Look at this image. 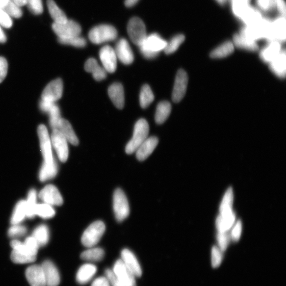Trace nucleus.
<instances>
[{
  "label": "nucleus",
  "mask_w": 286,
  "mask_h": 286,
  "mask_svg": "<svg viewBox=\"0 0 286 286\" xmlns=\"http://www.w3.org/2000/svg\"><path fill=\"white\" fill-rule=\"evenodd\" d=\"M272 22V21L270 19L263 18L253 24L243 27L240 34L255 42L257 40L262 39H266L270 42Z\"/></svg>",
  "instance_id": "nucleus-1"
},
{
  "label": "nucleus",
  "mask_w": 286,
  "mask_h": 286,
  "mask_svg": "<svg viewBox=\"0 0 286 286\" xmlns=\"http://www.w3.org/2000/svg\"><path fill=\"white\" fill-rule=\"evenodd\" d=\"M167 42L156 33L147 36L142 44L139 47L142 56L147 59L157 58L159 53L164 50Z\"/></svg>",
  "instance_id": "nucleus-2"
},
{
  "label": "nucleus",
  "mask_w": 286,
  "mask_h": 286,
  "mask_svg": "<svg viewBox=\"0 0 286 286\" xmlns=\"http://www.w3.org/2000/svg\"><path fill=\"white\" fill-rule=\"evenodd\" d=\"M149 125L147 121L144 119H140L134 126L132 138L126 146V152L128 154L135 153L139 146L148 138Z\"/></svg>",
  "instance_id": "nucleus-3"
},
{
  "label": "nucleus",
  "mask_w": 286,
  "mask_h": 286,
  "mask_svg": "<svg viewBox=\"0 0 286 286\" xmlns=\"http://www.w3.org/2000/svg\"><path fill=\"white\" fill-rule=\"evenodd\" d=\"M117 35L114 27L103 24L94 27L89 33V38L92 43L99 45L115 40Z\"/></svg>",
  "instance_id": "nucleus-4"
},
{
  "label": "nucleus",
  "mask_w": 286,
  "mask_h": 286,
  "mask_svg": "<svg viewBox=\"0 0 286 286\" xmlns=\"http://www.w3.org/2000/svg\"><path fill=\"white\" fill-rule=\"evenodd\" d=\"M106 230L104 223L97 221L92 223L85 230L82 236L81 242L84 246L92 248L99 243Z\"/></svg>",
  "instance_id": "nucleus-5"
},
{
  "label": "nucleus",
  "mask_w": 286,
  "mask_h": 286,
  "mask_svg": "<svg viewBox=\"0 0 286 286\" xmlns=\"http://www.w3.org/2000/svg\"><path fill=\"white\" fill-rule=\"evenodd\" d=\"M113 209L117 221L121 222L125 220L129 214V206L127 197L123 191L117 189L113 197Z\"/></svg>",
  "instance_id": "nucleus-6"
},
{
  "label": "nucleus",
  "mask_w": 286,
  "mask_h": 286,
  "mask_svg": "<svg viewBox=\"0 0 286 286\" xmlns=\"http://www.w3.org/2000/svg\"><path fill=\"white\" fill-rule=\"evenodd\" d=\"M127 32L132 42L140 47L147 37L144 22L138 17L132 18L127 25Z\"/></svg>",
  "instance_id": "nucleus-7"
},
{
  "label": "nucleus",
  "mask_w": 286,
  "mask_h": 286,
  "mask_svg": "<svg viewBox=\"0 0 286 286\" xmlns=\"http://www.w3.org/2000/svg\"><path fill=\"white\" fill-rule=\"evenodd\" d=\"M37 132L41 151L44 160L43 163L47 165H53L56 163L52 153L50 138L46 127L44 125H40L38 127Z\"/></svg>",
  "instance_id": "nucleus-8"
},
{
  "label": "nucleus",
  "mask_w": 286,
  "mask_h": 286,
  "mask_svg": "<svg viewBox=\"0 0 286 286\" xmlns=\"http://www.w3.org/2000/svg\"><path fill=\"white\" fill-rule=\"evenodd\" d=\"M52 29L59 38H66L80 36L82 29L80 25L76 22L69 20L63 23L54 22Z\"/></svg>",
  "instance_id": "nucleus-9"
},
{
  "label": "nucleus",
  "mask_w": 286,
  "mask_h": 286,
  "mask_svg": "<svg viewBox=\"0 0 286 286\" xmlns=\"http://www.w3.org/2000/svg\"><path fill=\"white\" fill-rule=\"evenodd\" d=\"M50 141L51 145L55 149L59 160L62 162H66L69 155V146H68L69 142L57 129L53 130Z\"/></svg>",
  "instance_id": "nucleus-10"
},
{
  "label": "nucleus",
  "mask_w": 286,
  "mask_h": 286,
  "mask_svg": "<svg viewBox=\"0 0 286 286\" xmlns=\"http://www.w3.org/2000/svg\"><path fill=\"white\" fill-rule=\"evenodd\" d=\"M99 58L107 73H113L116 71L118 59L114 48L111 46H105L99 51Z\"/></svg>",
  "instance_id": "nucleus-11"
},
{
  "label": "nucleus",
  "mask_w": 286,
  "mask_h": 286,
  "mask_svg": "<svg viewBox=\"0 0 286 286\" xmlns=\"http://www.w3.org/2000/svg\"><path fill=\"white\" fill-rule=\"evenodd\" d=\"M63 84L61 79H57L50 82L44 89L42 94V100L56 102L60 100L63 94Z\"/></svg>",
  "instance_id": "nucleus-12"
},
{
  "label": "nucleus",
  "mask_w": 286,
  "mask_h": 286,
  "mask_svg": "<svg viewBox=\"0 0 286 286\" xmlns=\"http://www.w3.org/2000/svg\"><path fill=\"white\" fill-rule=\"evenodd\" d=\"M188 83L187 73L183 70H180L176 75L172 92V100L174 102H179L182 100L186 94Z\"/></svg>",
  "instance_id": "nucleus-13"
},
{
  "label": "nucleus",
  "mask_w": 286,
  "mask_h": 286,
  "mask_svg": "<svg viewBox=\"0 0 286 286\" xmlns=\"http://www.w3.org/2000/svg\"><path fill=\"white\" fill-rule=\"evenodd\" d=\"M113 271L118 280L124 286H136L135 276L121 259L116 261Z\"/></svg>",
  "instance_id": "nucleus-14"
},
{
  "label": "nucleus",
  "mask_w": 286,
  "mask_h": 286,
  "mask_svg": "<svg viewBox=\"0 0 286 286\" xmlns=\"http://www.w3.org/2000/svg\"><path fill=\"white\" fill-rule=\"evenodd\" d=\"M39 197L51 206H61L63 203V198L58 189L51 185L46 186L41 190Z\"/></svg>",
  "instance_id": "nucleus-15"
},
{
  "label": "nucleus",
  "mask_w": 286,
  "mask_h": 286,
  "mask_svg": "<svg viewBox=\"0 0 286 286\" xmlns=\"http://www.w3.org/2000/svg\"><path fill=\"white\" fill-rule=\"evenodd\" d=\"M117 59L125 65L131 64L134 60V54L128 41L121 38L118 41L114 49Z\"/></svg>",
  "instance_id": "nucleus-16"
},
{
  "label": "nucleus",
  "mask_w": 286,
  "mask_h": 286,
  "mask_svg": "<svg viewBox=\"0 0 286 286\" xmlns=\"http://www.w3.org/2000/svg\"><path fill=\"white\" fill-rule=\"evenodd\" d=\"M121 261L131 271L135 277H141L142 275L141 267L135 254L129 250L125 249L121 253Z\"/></svg>",
  "instance_id": "nucleus-17"
},
{
  "label": "nucleus",
  "mask_w": 286,
  "mask_h": 286,
  "mask_svg": "<svg viewBox=\"0 0 286 286\" xmlns=\"http://www.w3.org/2000/svg\"><path fill=\"white\" fill-rule=\"evenodd\" d=\"M25 277L31 286H46L42 266L33 265L26 269Z\"/></svg>",
  "instance_id": "nucleus-18"
},
{
  "label": "nucleus",
  "mask_w": 286,
  "mask_h": 286,
  "mask_svg": "<svg viewBox=\"0 0 286 286\" xmlns=\"http://www.w3.org/2000/svg\"><path fill=\"white\" fill-rule=\"evenodd\" d=\"M41 266L43 270L46 286H58L61 278L56 266L49 261L44 262Z\"/></svg>",
  "instance_id": "nucleus-19"
},
{
  "label": "nucleus",
  "mask_w": 286,
  "mask_h": 286,
  "mask_svg": "<svg viewBox=\"0 0 286 286\" xmlns=\"http://www.w3.org/2000/svg\"><path fill=\"white\" fill-rule=\"evenodd\" d=\"M158 143V139L154 136L147 138L135 152L136 158L140 161L145 160L154 151Z\"/></svg>",
  "instance_id": "nucleus-20"
},
{
  "label": "nucleus",
  "mask_w": 286,
  "mask_h": 286,
  "mask_svg": "<svg viewBox=\"0 0 286 286\" xmlns=\"http://www.w3.org/2000/svg\"><path fill=\"white\" fill-rule=\"evenodd\" d=\"M59 131L68 142L73 145L79 144V139L70 122L67 120L61 118L55 129Z\"/></svg>",
  "instance_id": "nucleus-21"
},
{
  "label": "nucleus",
  "mask_w": 286,
  "mask_h": 286,
  "mask_svg": "<svg viewBox=\"0 0 286 286\" xmlns=\"http://www.w3.org/2000/svg\"><path fill=\"white\" fill-rule=\"evenodd\" d=\"M108 95L114 105L119 110H122L125 105L124 88L119 83L112 85L108 89Z\"/></svg>",
  "instance_id": "nucleus-22"
},
{
  "label": "nucleus",
  "mask_w": 286,
  "mask_h": 286,
  "mask_svg": "<svg viewBox=\"0 0 286 286\" xmlns=\"http://www.w3.org/2000/svg\"><path fill=\"white\" fill-rule=\"evenodd\" d=\"M285 40V19L284 17L280 16L272 21L270 41H277L281 43L284 42Z\"/></svg>",
  "instance_id": "nucleus-23"
},
{
  "label": "nucleus",
  "mask_w": 286,
  "mask_h": 286,
  "mask_svg": "<svg viewBox=\"0 0 286 286\" xmlns=\"http://www.w3.org/2000/svg\"><path fill=\"white\" fill-rule=\"evenodd\" d=\"M281 43L277 41H270L261 50L260 57L263 61L270 63L281 50Z\"/></svg>",
  "instance_id": "nucleus-24"
},
{
  "label": "nucleus",
  "mask_w": 286,
  "mask_h": 286,
  "mask_svg": "<svg viewBox=\"0 0 286 286\" xmlns=\"http://www.w3.org/2000/svg\"><path fill=\"white\" fill-rule=\"evenodd\" d=\"M270 69L277 76L283 79L286 73V55L284 50H281L278 55L270 63Z\"/></svg>",
  "instance_id": "nucleus-25"
},
{
  "label": "nucleus",
  "mask_w": 286,
  "mask_h": 286,
  "mask_svg": "<svg viewBox=\"0 0 286 286\" xmlns=\"http://www.w3.org/2000/svg\"><path fill=\"white\" fill-rule=\"evenodd\" d=\"M97 268L94 265L86 264L79 269L76 276L77 282L81 284H85L89 282L96 274Z\"/></svg>",
  "instance_id": "nucleus-26"
},
{
  "label": "nucleus",
  "mask_w": 286,
  "mask_h": 286,
  "mask_svg": "<svg viewBox=\"0 0 286 286\" xmlns=\"http://www.w3.org/2000/svg\"><path fill=\"white\" fill-rule=\"evenodd\" d=\"M85 70L92 73L95 80L101 81L107 77V72L102 66L98 64L97 61L93 58L88 59L85 65Z\"/></svg>",
  "instance_id": "nucleus-27"
},
{
  "label": "nucleus",
  "mask_w": 286,
  "mask_h": 286,
  "mask_svg": "<svg viewBox=\"0 0 286 286\" xmlns=\"http://www.w3.org/2000/svg\"><path fill=\"white\" fill-rule=\"evenodd\" d=\"M239 18L248 25L261 20L263 17L259 11L249 5L244 9Z\"/></svg>",
  "instance_id": "nucleus-28"
},
{
  "label": "nucleus",
  "mask_w": 286,
  "mask_h": 286,
  "mask_svg": "<svg viewBox=\"0 0 286 286\" xmlns=\"http://www.w3.org/2000/svg\"><path fill=\"white\" fill-rule=\"evenodd\" d=\"M234 45L236 47L251 51L258 49V46L255 41L240 34L235 35L233 37Z\"/></svg>",
  "instance_id": "nucleus-29"
},
{
  "label": "nucleus",
  "mask_w": 286,
  "mask_h": 286,
  "mask_svg": "<svg viewBox=\"0 0 286 286\" xmlns=\"http://www.w3.org/2000/svg\"><path fill=\"white\" fill-rule=\"evenodd\" d=\"M236 216L233 212L220 215L216 220V226L219 232H226L235 223Z\"/></svg>",
  "instance_id": "nucleus-30"
},
{
  "label": "nucleus",
  "mask_w": 286,
  "mask_h": 286,
  "mask_svg": "<svg viewBox=\"0 0 286 286\" xmlns=\"http://www.w3.org/2000/svg\"><path fill=\"white\" fill-rule=\"evenodd\" d=\"M171 112V105L168 101L160 102L157 107L155 120L158 124H162L167 120Z\"/></svg>",
  "instance_id": "nucleus-31"
},
{
  "label": "nucleus",
  "mask_w": 286,
  "mask_h": 286,
  "mask_svg": "<svg viewBox=\"0 0 286 286\" xmlns=\"http://www.w3.org/2000/svg\"><path fill=\"white\" fill-rule=\"evenodd\" d=\"M47 6L54 22L63 23L68 20L65 13L58 6L54 0H47Z\"/></svg>",
  "instance_id": "nucleus-32"
},
{
  "label": "nucleus",
  "mask_w": 286,
  "mask_h": 286,
  "mask_svg": "<svg viewBox=\"0 0 286 286\" xmlns=\"http://www.w3.org/2000/svg\"><path fill=\"white\" fill-rule=\"evenodd\" d=\"M235 45L233 43L226 42L213 50L210 56L213 59H221L226 58L234 51Z\"/></svg>",
  "instance_id": "nucleus-33"
},
{
  "label": "nucleus",
  "mask_w": 286,
  "mask_h": 286,
  "mask_svg": "<svg viewBox=\"0 0 286 286\" xmlns=\"http://www.w3.org/2000/svg\"><path fill=\"white\" fill-rule=\"evenodd\" d=\"M104 250L99 248H90L81 254L82 259L89 262H99L103 259Z\"/></svg>",
  "instance_id": "nucleus-34"
},
{
  "label": "nucleus",
  "mask_w": 286,
  "mask_h": 286,
  "mask_svg": "<svg viewBox=\"0 0 286 286\" xmlns=\"http://www.w3.org/2000/svg\"><path fill=\"white\" fill-rule=\"evenodd\" d=\"M27 216L26 201L21 200L18 202L13 211L11 223L12 225L19 224Z\"/></svg>",
  "instance_id": "nucleus-35"
},
{
  "label": "nucleus",
  "mask_w": 286,
  "mask_h": 286,
  "mask_svg": "<svg viewBox=\"0 0 286 286\" xmlns=\"http://www.w3.org/2000/svg\"><path fill=\"white\" fill-rule=\"evenodd\" d=\"M154 100L153 92L148 85H144L141 90L140 103L141 107L145 109L150 105Z\"/></svg>",
  "instance_id": "nucleus-36"
},
{
  "label": "nucleus",
  "mask_w": 286,
  "mask_h": 286,
  "mask_svg": "<svg viewBox=\"0 0 286 286\" xmlns=\"http://www.w3.org/2000/svg\"><path fill=\"white\" fill-rule=\"evenodd\" d=\"M33 237L37 242L39 246H44L49 240V230L45 225L38 226L34 231Z\"/></svg>",
  "instance_id": "nucleus-37"
},
{
  "label": "nucleus",
  "mask_w": 286,
  "mask_h": 286,
  "mask_svg": "<svg viewBox=\"0 0 286 286\" xmlns=\"http://www.w3.org/2000/svg\"><path fill=\"white\" fill-rule=\"evenodd\" d=\"M58 173V166L56 163L47 165L43 163L39 172L40 181H45L55 177Z\"/></svg>",
  "instance_id": "nucleus-38"
},
{
  "label": "nucleus",
  "mask_w": 286,
  "mask_h": 286,
  "mask_svg": "<svg viewBox=\"0 0 286 286\" xmlns=\"http://www.w3.org/2000/svg\"><path fill=\"white\" fill-rule=\"evenodd\" d=\"M26 201L27 217L32 219L35 216L37 206V193L36 190L32 189L29 193Z\"/></svg>",
  "instance_id": "nucleus-39"
},
{
  "label": "nucleus",
  "mask_w": 286,
  "mask_h": 286,
  "mask_svg": "<svg viewBox=\"0 0 286 286\" xmlns=\"http://www.w3.org/2000/svg\"><path fill=\"white\" fill-rule=\"evenodd\" d=\"M11 258L12 261L18 264H25L35 262L36 256H31L19 251L13 250Z\"/></svg>",
  "instance_id": "nucleus-40"
},
{
  "label": "nucleus",
  "mask_w": 286,
  "mask_h": 286,
  "mask_svg": "<svg viewBox=\"0 0 286 286\" xmlns=\"http://www.w3.org/2000/svg\"><path fill=\"white\" fill-rule=\"evenodd\" d=\"M59 42L63 45H71L77 48L85 47L87 45L86 39L80 36L66 38H59Z\"/></svg>",
  "instance_id": "nucleus-41"
},
{
  "label": "nucleus",
  "mask_w": 286,
  "mask_h": 286,
  "mask_svg": "<svg viewBox=\"0 0 286 286\" xmlns=\"http://www.w3.org/2000/svg\"><path fill=\"white\" fill-rule=\"evenodd\" d=\"M36 215H38L44 219H50L56 214V211L51 205L47 203L37 204L35 210Z\"/></svg>",
  "instance_id": "nucleus-42"
},
{
  "label": "nucleus",
  "mask_w": 286,
  "mask_h": 286,
  "mask_svg": "<svg viewBox=\"0 0 286 286\" xmlns=\"http://www.w3.org/2000/svg\"><path fill=\"white\" fill-rule=\"evenodd\" d=\"M185 37L184 35L179 34L173 37L169 42H167V46L164 50L165 52L169 55L177 50L184 42Z\"/></svg>",
  "instance_id": "nucleus-43"
},
{
  "label": "nucleus",
  "mask_w": 286,
  "mask_h": 286,
  "mask_svg": "<svg viewBox=\"0 0 286 286\" xmlns=\"http://www.w3.org/2000/svg\"><path fill=\"white\" fill-rule=\"evenodd\" d=\"M233 202V192L231 188H229L226 192L220 207L221 213H226L232 211Z\"/></svg>",
  "instance_id": "nucleus-44"
},
{
  "label": "nucleus",
  "mask_w": 286,
  "mask_h": 286,
  "mask_svg": "<svg viewBox=\"0 0 286 286\" xmlns=\"http://www.w3.org/2000/svg\"><path fill=\"white\" fill-rule=\"evenodd\" d=\"M47 113L49 115L50 127L53 129H55L61 118L60 108L56 103H54L47 112Z\"/></svg>",
  "instance_id": "nucleus-45"
},
{
  "label": "nucleus",
  "mask_w": 286,
  "mask_h": 286,
  "mask_svg": "<svg viewBox=\"0 0 286 286\" xmlns=\"http://www.w3.org/2000/svg\"><path fill=\"white\" fill-rule=\"evenodd\" d=\"M20 7L12 0H10L9 3L3 9L11 17L19 18L22 16V11Z\"/></svg>",
  "instance_id": "nucleus-46"
},
{
  "label": "nucleus",
  "mask_w": 286,
  "mask_h": 286,
  "mask_svg": "<svg viewBox=\"0 0 286 286\" xmlns=\"http://www.w3.org/2000/svg\"><path fill=\"white\" fill-rule=\"evenodd\" d=\"M223 251L216 246L213 247L211 254V263L213 268L219 267L223 262Z\"/></svg>",
  "instance_id": "nucleus-47"
},
{
  "label": "nucleus",
  "mask_w": 286,
  "mask_h": 286,
  "mask_svg": "<svg viewBox=\"0 0 286 286\" xmlns=\"http://www.w3.org/2000/svg\"><path fill=\"white\" fill-rule=\"evenodd\" d=\"M26 5L36 15L42 14L43 12L42 0H26Z\"/></svg>",
  "instance_id": "nucleus-48"
},
{
  "label": "nucleus",
  "mask_w": 286,
  "mask_h": 286,
  "mask_svg": "<svg viewBox=\"0 0 286 286\" xmlns=\"http://www.w3.org/2000/svg\"><path fill=\"white\" fill-rule=\"evenodd\" d=\"M27 250L33 255L36 256L39 249V245L33 237L27 238L23 243Z\"/></svg>",
  "instance_id": "nucleus-49"
},
{
  "label": "nucleus",
  "mask_w": 286,
  "mask_h": 286,
  "mask_svg": "<svg viewBox=\"0 0 286 286\" xmlns=\"http://www.w3.org/2000/svg\"><path fill=\"white\" fill-rule=\"evenodd\" d=\"M25 227L19 224L13 225L8 230V235L11 238H17L23 236L26 233Z\"/></svg>",
  "instance_id": "nucleus-50"
},
{
  "label": "nucleus",
  "mask_w": 286,
  "mask_h": 286,
  "mask_svg": "<svg viewBox=\"0 0 286 286\" xmlns=\"http://www.w3.org/2000/svg\"><path fill=\"white\" fill-rule=\"evenodd\" d=\"M258 8L264 12H269L276 8L275 0H256Z\"/></svg>",
  "instance_id": "nucleus-51"
},
{
  "label": "nucleus",
  "mask_w": 286,
  "mask_h": 286,
  "mask_svg": "<svg viewBox=\"0 0 286 286\" xmlns=\"http://www.w3.org/2000/svg\"><path fill=\"white\" fill-rule=\"evenodd\" d=\"M12 24L11 17L3 9L0 8V25L5 29H10Z\"/></svg>",
  "instance_id": "nucleus-52"
},
{
  "label": "nucleus",
  "mask_w": 286,
  "mask_h": 286,
  "mask_svg": "<svg viewBox=\"0 0 286 286\" xmlns=\"http://www.w3.org/2000/svg\"><path fill=\"white\" fill-rule=\"evenodd\" d=\"M218 243H219V248L223 251L226 250L229 238L226 232H219L217 236Z\"/></svg>",
  "instance_id": "nucleus-53"
},
{
  "label": "nucleus",
  "mask_w": 286,
  "mask_h": 286,
  "mask_svg": "<svg viewBox=\"0 0 286 286\" xmlns=\"http://www.w3.org/2000/svg\"><path fill=\"white\" fill-rule=\"evenodd\" d=\"M105 275L111 286H124L118 280L113 270L110 269H106L105 270Z\"/></svg>",
  "instance_id": "nucleus-54"
},
{
  "label": "nucleus",
  "mask_w": 286,
  "mask_h": 286,
  "mask_svg": "<svg viewBox=\"0 0 286 286\" xmlns=\"http://www.w3.org/2000/svg\"><path fill=\"white\" fill-rule=\"evenodd\" d=\"M8 69V64L7 60L3 58L0 57V84L2 83L5 79Z\"/></svg>",
  "instance_id": "nucleus-55"
},
{
  "label": "nucleus",
  "mask_w": 286,
  "mask_h": 286,
  "mask_svg": "<svg viewBox=\"0 0 286 286\" xmlns=\"http://www.w3.org/2000/svg\"><path fill=\"white\" fill-rule=\"evenodd\" d=\"M242 232V223L239 221L234 227L232 231H231V239L235 242H237L239 240Z\"/></svg>",
  "instance_id": "nucleus-56"
},
{
  "label": "nucleus",
  "mask_w": 286,
  "mask_h": 286,
  "mask_svg": "<svg viewBox=\"0 0 286 286\" xmlns=\"http://www.w3.org/2000/svg\"><path fill=\"white\" fill-rule=\"evenodd\" d=\"M275 4L281 16L285 17L286 7L284 0H275Z\"/></svg>",
  "instance_id": "nucleus-57"
},
{
  "label": "nucleus",
  "mask_w": 286,
  "mask_h": 286,
  "mask_svg": "<svg viewBox=\"0 0 286 286\" xmlns=\"http://www.w3.org/2000/svg\"><path fill=\"white\" fill-rule=\"evenodd\" d=\"M91 286H111V285L106 277H100L95 279L92 283Z\"/></svg>",
  "instance_id": "nucleus-58"
},
{
  "label": "nucleus",
  "mask_w": 286,
  "mask_h": 286,
  "mask_svg": "<svg viewBox=\"0 0 286 286\" xmlns=\"http://www.w3.org/2000/svg\"><path fill=\"white\" fill-rule=\"evenodd\" d=\"M7 41V37L0 25V43H5Z\"/></svg>",
  "instance_id": "nucleus-59"
},
{
  "label": "nucleus",
  "mask_w": 286,
  "mask_h": 286,
  "mask_svg": "<svg viewBox=\"0 0 286 286\" xmlns=\"http://www.w3.org/2000/svg\"><path fill=\"white\" fill-rule=\"evenodd\" d=\"M139 0H125V5L127 7H132L138 3Z\"/></svg>",
  "instance_id": "nucleus-60"
},
{
  "label": "nucleus",
  "mask_w": 286,
  "mask_h": 286,
  "mask_svg": "<svg viewBox=\"0 0 286 286\" xmlns=\"http://www.w3.org/2000/svg\"><path fill=\"white\" fill-rule=\"evenodd\" d=\"M12 1L20 7L26 5V0H12Z\"/></svg>",
  "instance_id": "nucleus-61"
},
{
  "label": "nucleus",
  "mask_w": 286,
  "mask_h": 286,
  "mask_svg": "<svg viewBox=\"0 0 286 286\" xmlns=\"http://www.w3.org/2000/svg\"><path fill=\"white\" fill-rule=\"evenodd\" d=\"M9 2L10 0H0V8L4 9Z\"/></svg>",
  "instance_id": "nucleus-62"
},
{
  "label": "nucleus",
  "mask_w": 286,
  "mask_h": 286,
  "mask_svg": "<svg viewBox=\"0 0 286 286\" xmlns=\"http://www.w3.org/2000/svg\"><path fill=\"white\" fill-rule=\"evenodd\" d=\"M231 3L233 2H241L244 3H249L250 0H231Z\"/></svg>",
  "instance_id": "nucleus-63"
},
{
  "label": "nucleus",
  "mask_w": 286,
  "mask_h": 286,
  "mask_svg": "<svg viewBox=\"0 0 286 286\" xmlns=\"http://www.w3.org/2000/svg\"><path fill=\"white\" fill-rule=\"evenodd\" d=\"M216 1L220 5L224 6V5H225L227 0H216Z\"/></svg>",
  "instance_id": "nucleus-64"
}]
</instances>
